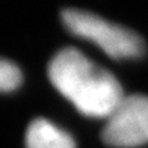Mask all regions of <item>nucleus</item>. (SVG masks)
Returning a JSON list of instances; mask_svg holds the SVG:
<instances>
[{
  "label": "nucleus",
  "instance_id": "nucleus-2",
  "mask_svg": "<svg viewBox=\"0 0 148 148\" xmlns=\"http://www.w3.org/2000/svg\"><path fill=\"white\" fill-rule=\"evenodd\" d=\"M62 20L73 35L94 42L110 58H139L145 51V44L138 33L112 24L91 12L66 9L62 12Z\"/></svg>",
  "mask_w": 148,
  "mask_h": 148
},
{
  "label": "nucleus",
  "instance_id": "nucleus-5",
  "mask_svg": "<svg viewBox=\"0 0 148 148\" xmlns=\"http://www.w3.org/2000/svg\"><path fill=\"white\" fill-rule=\"evenodd\" d=\"M21 71L8 59L0 58V92H9L21 85Z\"/></svg>",
  "mask_w": 148,
  "mask_h": 148
},
{
  "label": "nucleus",
  "instance_id": "nucleus-1",
  "mask_svg": "<svg viewBox=\"0 0 148 148\" xmlns=\"http://www.w3.org/2000/svg\"><path fill=\"white\" fill-rule=\"evenodd\" d=\"M49 77L51 85L86 116L109 118L124 98L115 76L73 47L60 50L51 59Z\"/></svg>",
  "mask_w": 148,
  "mask_h": 148
},
{
  "label": "nucleus",
  "instance_id": "nucleus-4",
  "mask_svg": "<svg viewBox=\"0 0 148 148\" xmlns=\"http://www.w3.org/2000/svg\"><path fill=\"white\" fill-rule=\"evenodd\" d=\"M27 148H76V142L66 132L44 118H38L26 133Z\"/></svg>",
  "mask_w": 148,
  "mask_h": 148
},
{
  "label": "nucleus",
  "instance_id": "nucleus-3",
  "mask_svg": "<svg viewBox=\"0 0 148 148\" xmlns=\"http://www.w3.org/2000/svg\"><path fill=\"white\" fill-rule=\"evenodd\" d=\"M103 140L118 148H133L148 144V97L124 95L107 118Z\"/></svg>",
  "mask_w": 148,
  "mask_h": 148
}]
</instances>
